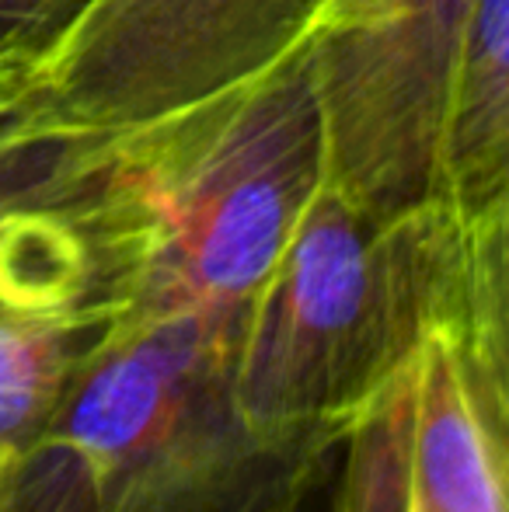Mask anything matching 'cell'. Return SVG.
Returning <instances> with one entry per match:
<instances>
[{"mask_svg": "<svg viewBox=\"0 0 509 512\" xmlns=\"http://www.w3.org/2000/svg\"><path fill=\"white\" fill-rule=\"evenodd\" d=\"M328 0H95L39 67L74 119L133 129L262 74Z\"/></svg>", "mask_w": 509, "mask_h": 512, "instance_id": "cell-5", "label": "cell"}, {"mask_svg": "<svg viewBox=\"0 0 509 512\" xmlns=\"http://www.w3.org/2000/svg\"><path fill=\"white\" fill-rule=\"evenodd\" d=\"M321 185L311 35L234 88L119 129L88 206L116 317H248Z\"/></svg>", "mask_w": 509, "mask_h": 512, "instance_id": "cell-3", "label": "cell"}, {"mask_svg": "<svg viewBox=\"0 0 509 512\" xmlns=\"http://www.w3.org/2000/svg\"><path fill=\"white\" fill-rule=\"evenodd\" d=\"M339 512H405L398 481L384 474H349L342 485Z\"/></svg>", "mask_w": 509, "mask_h": 512, "instance_id": "cell-11", "label": "cell"}, {"mask_svg": "<svg viewBox=\"0 0 509 512\" xmlns=\"http://www.w3.org/2000/svg\"><path fill=\"white\" fill-rule=\"evenodd\" d=\"M405 512H419V509H415V506H412V502H408V499H405Z\"/></svg>", "mask_w": 509, "mask_h": 512, "instance_id": "cell-12", "label": "cell"}, {"mask_svg": "<svg viewBox=\"0 0 509 512\" xmlns=\"http://www.w3.org/2000/svg\"><path fill=\"white\" fill-rule=\"evenodd\" d=\"M475 0H328L311 32L325 185L377 220L443 203V129Z\"/></svg>", "mask_w": 509, "mask_h": 512, "instance_id": "cell-4", "label": "cell"}, {"mask_svg": "<svg viewBox=\"0 0 509 512\" xmlns=\"http://www.w3.org/2000/svg\"><path fill=\"white\" fill-rule=\"evenodd\" d=\"M245 317H116L0 478V512H314L346 432L262 429L234 391Z\"/></svg>", "mask_w": 509, "mask_h": 512, "instance_id": "cell-2", "label": "cell"}, {"mask_svg": "<svg viewBox=\"0 0 509 512\" xmlns=\"http://www.w3.org/2000/svg\"><path fill=\"white\" fill-rule=\"evenodd\" d=\"M509 209L391 220L321 185L248 307L234 391L262 429L353 432L433 331L506 352Z\"/></svg>", "mask_w": 509, "mask_h": 512, "instance_id": "cell-1", "label": "cell"}, {"mask_svg": "<svg viewBox=\"0 0 509 512\" xmlns=\"http://www.w3.org/2000/svg\"><path fill=\"white\" fill-rule=\"evenodd\" d=\"M443 203L509 209V0H475L464 21L443 129Z\"/></svg>", "mask_w": 509, "mask_h": 512, "instance_id": "cell-9", "label": "cell"}, {"mask_svg": "<svg viewBox=\"0 0 509 512\" xmlns=\"http://www.w3.org/2000/svg\"><path fill=\"white\" fill-rule=\"evenodd\" d=\"M506 436V352L433 331L408 384L405 499L419 512H506Z\"/></svg>", "mask_w": 509, "mask_h": 512, "instance_id": "cell-7", "label": "cell"}, {"mask_svg": "<svg viewBox=\"0 0 509 512\" xmlns=\"http://www.w3.org/2000/svg\"><path fill=\"white\" fill-rule=\"evenodd\" d=\"M95 0H0V63L39 74Z\"/></svg>", "mask_w": 509, "mask_h": 512, "instance_id": "cell-10", "label": "cell"}, {"mask_svg": "<svg viewBox=\"0 0 509 512\" xmlns=\"http://www.w3.org/2000/svg\"><path fill=\"white\" fill-rule=\"evenodd\" d=\"M112 143L116 129L74 119L32 70L0 63V223L91 206Z\"/></svg>", "mask_w": 509, "mask_h": 512, "instance_id": "cell-8", "label": "cell"}, {"mask_svg": "<svg viewBox=\"0 0 509 512\" xmlns=\"http://www.w3.org/2000/svg\"><path fill=\"white\" fill-rule=\"evenodd\" d=\"M116 321L84 209L0 223V478Z\"/></svg>", "mask_w": 509, "mask_h": 512, "instance_id": "cell-6", "label": "cell"}]
</instances>
